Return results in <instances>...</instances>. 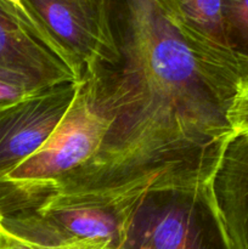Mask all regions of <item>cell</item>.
Listing matches in <instances>:
<instances>
[{
  "label": "cell",
  "instance_id": "13",
  "mask_svg": "<svg viewBox=\"0 0 248 249\" xmlns=\"http://www.w3.org/2000/svg\"><path fill=\"white\" fill-rule=\"evenodd\" d=\"M0 249H35L32 247L29 243L19 240L16 236L6 232L2 229L0 232Z\"/></svg>",
  "mask_w": 248,
  "mask_h": 249
},
{
  "label": "cell",
  "instance_id": "4",
  "mask_svg": "<svg viewBox=\"0 0 248 249\" xmlns=\"http://www.w3.org/2000/svg\"><path fill=\"white\" fill-rule=\"evenodd\" d=\"M138 202L31 212L1 218V226L35 249H121Z\"/></svg>",
  "mask_w": 248,
  "mask_h": 249
},
{
  "label": "cell",
  "instance_id": "6",
  "mask_svg": "<svg viewBox=\"0 0 248 249\" xmlns=\"http://www.w3.org/2000/svg\"><path fill=\"white\" fill-rule=\"evenodd\" d=\"M109 1L23 0V5L83 72L87 66L113 49Z\"/></svg>",
  "mask_w": 248,
  "mask_h": 249
},
{
  "label": "cell",
  "instance_id": "14",
  "mask_svg": "<svg viewBox=\"0 0 248 249\" xmlns=\"http://www.w3.org/2000/svg\"><path fill=\"white\" fill-rule=\"evenodd\" d=\"M6 1H9L10 4H12L14 6L18 7V9L23 10V11H27V9L24 7V5H23V0H6Z\"/></svg>",
  "mask_w": 248,
  "mask_h": 249
},
{
  "label": "cell",
  "instance_id": "11",
  "mask_svg": "<svg viewBox=\"0 0 248 249\" xmlns=\"http://www.w3.org/2000/svg\"><path fill=\"white\" fill-rule=\"evenodd\" d=\"M43 90H45V88L39 87L22 75L0 71V111Z\"/></svg>",
  "mask_w": 248,
  "mask_h": 249
},
{
  "label": "cell",
  "instance_id": "5",
  "mask_svg": "<svg viewBox=\"0 0 248 249\" xmlns=\"http://www.w3.org/2000/svg\"><path fill=\"white\" fill-rule=\"evenodd\" d=\"M0 71L15 73L41 88L79 82L75 61L28 11L0 0Z\"/></svg>",
  "mask_w": 248,
  "mask_h": 249
},
{
  "label": "cell",
  "instance_id": "8",
  "mask_svg": "<svg viewBox=\"0 0 248 249\" xmlns=\"http://www.w3.org/2000/svg\"><path fill=\"white\" fill-rule=\"evenodd\" d=\"M211 185L233 248L248 249V126L229 141Z\"/></svg>",
  "mask_w": 248,
  "mask_h": 249
},
{
  "label": "cell",
  "instance_id": "15",
  "mask_svg": "<svg viewBox=\"0 0 248 249\" xmlns=\"http://www.w3.org/2000/svg\"><path fill=\"white\" fill-rule=\"evenodd\" d=\"M2 230V226H1V216H0V232H1Z\"/></svg>",
  "mask_w": 248,
  "mask_h": 249
},
{
  "label": "cell",
  "instance_id": "1",
  "mask_svg": "<svg viewBox=\"0 0 248 249\" xmlns=\"http://www.w3.org/2000/svg\"><path fill=\"white\" fill-rule=\"evenodd\" d=\"M113 49L82 79L108 123L100 152L39 211L113 206L209 184L248 58L177 26L158 0H111Z\"/></svg>",
  "mask_w": 248,
  "mask_h": 249
},
{
  "label": "cell",
  "instance_id": "3",
  "mask_svg": "<svg viewBox=\"0 0 248 249\" xmlns=\"http://www.w3.org/2000/svg\"><path fill=\"white\" fill-rule=\"evenodd\" d=\"M211 182L147 192L134 209L121 249H235Z\"/></svg>",
  "mask_w": 248,
  "mask_h": 249
},
{
  "label": "cell",
  "instance_id": "9",
  "mask_svg": "<svg viewBox=\"0 0 248 249\" xmlns=\"http://www.w3.org/2000/svg\"><path fill=\"white\" fill-rule=\"evenodd\" d=\"M168 16L186 31L224 49L228 45L224 29L223 0H158ZM231 50V49H230Z\"/></svg>",
  "mask_w": 248,
  "mask_h": 249
},
{
  "label": "cell",
  "instance_id": "10",
  "mask_svg": "<svg viewBox=\"0 0 248 249\" xmlns=\"http://www.w3.org/2000/svg\"><path fill=\"white\" fill-rule=\"evenodd\" d=\"M223 19L229 48L248 58V0H223Z\"/></svg>",
  "mask_w": 248,
  "mask_h": 249
},
{
  "label": "cell",
  "instance_id": "7",
  "mask_svg": "<svg viewBox=\"0 0 248 249\" xmlns=\"http://www.w3.org/2000/svg\"><path fill=\"white\" fill-rule=\"evenodd\" d=\"M79 82L63 83L0 111V179L38 150L72 106Z\"/></svg>",
  "mask_w": 248,
  "mask_h": 249
},
{
  "label": "cell",
  "instance_id": "2",
  "mask_svg": "<svg viewBox=\"0 0 248 249\" xmlns=\"http://www.w3.org/2000/svg\"><path fill=\"white\" fill-rule=\"evenodd\" d=\"M107 129L108 123L82 79L72 106L56 130L0 179V216L43 208L94 160Z\"/></svg>",
  "mask_w": 248,
  "mask_h": 249
},
{
  "label": "cell",
  "instance_id": "12",
  "mask_svg": "<svg viewBox=\"0 0 248 249\" xmlns=\"http://www.w3.org/2000/svg\"><path fill=\"white\" fill-rule=\"evenodd\" d=\"M228 118L235 134L248 126V73L238 83Z\"/></svg>",
  "mask_w": 248,
  "mask_h": 249
}]
</instances>
